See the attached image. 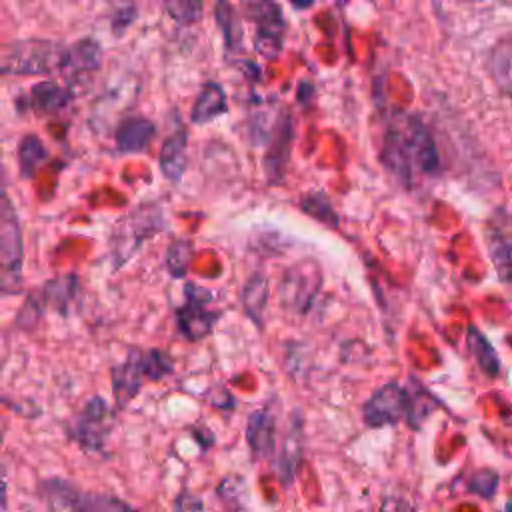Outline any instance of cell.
<instances>
[{
    "label": "cell",
    "mask_w": 512,
    "mask_h": 512,
    "mask_svg": "<svg viewBox=\"0 0 512 512\" xmlns=\"http://www.w3.org/2000/svg\"><path fill=\"white\" fill-rule=\"evenodd\" d=\"M300 210L306 212L308 216H312L314 220L326 224V226H332L336 228L340 218L336 214V210L332 208L330 200L326 198V194L322 192H308L300 198Z\"/></svg>",
    "instance_id": "cell-28"
},
{
    "label": "cell",
    "mask_w": 512,
    "mask_h": 512,
    "mask_svg": "<svg viewBox=\"0 0 512 512\" xmlns=\"http://www.w3.org/2000/svg\"><path fill=\"white\" fill-rule=\"evenodd\" d=\"M214 20L222 32L224 46L228 52H236L242 48L244 32H242V20L236 12V8L230 2H218L214 6Z\"/></svg>",
    "instance_id": "cell-26"
},
{
    "label": "cell",
    "mask_w": 512,
    "mask_h": 512,
    "mask_svg": "<svg viewBox=\"0 0 512 512\" xmlns=\"http://www.w3.org/2000/svg\"><path fill=\"white\" fill-rule=\"evenodd\" d=\"M0 450H2V434H0Z\"/></svg>",
    "instance_id": "cell-36"
},
{
    "label": "cell",
    "mask_w": 512,
    "mask_h": 512,
    "mask_svg": "<svg viewBox=\"0 0 512 512\" xmlns=\"http://www.w3.org/2000/svg\"><path fill=\"white\" fill-rule=\"evenodd\" d=\"M268 298H270L268 278L260 272L252 274L240 292V302H242L246 316L252 320V324L258 330L264 328V310H266Z\"/></svg>",
    "instance_id": "cell-24"
},
{
    "label": "cell",
    "mask_w": 512,
    "mask_h": 512,
    "mask_svg": "<svg viewBox=\"0 0 512 512\" xmlns=\"http://www.w3.org/2000/svg\"><path fill=\"white\" fill-rule=\"evenodd\" d=\"M362 420L368 428L394 426L402 420L418 426L416 396L398 382H386L362 404Z\"/></svg>",
    "instance_id": "cell-8"
},
{
    "label": "cell",
    "mask_w": 512,
    "mask_h": 512,
    "mask_svg": "<svg viewBox=\"0 0 512 512\" xmlns=\"http://www.w3.org/2000/svg\"><path fill=\"white\" fill-rule=\"evenodd\" d=\"M246 442L254 460L274 458L278 442V424L276 414L268 406H262L248 414Z\"/></svg>",
    "instance_id": "cell-18"
},
{
    "label": "cell",
    "mask_w": 512,
    "mask_h": 512,
    "mask_svg": "<svg viewBox=\"0 0 512 512\" xmlns=\"http://www.w3.org/2000/svg\"><path fill=\"white\" fill-rule=\"evenodd\" d=\"M102 62H104V48L96 38L84 36V38H78L72 44H68V70L66 72H70L74 76L92 74L102 68Z\"/></svg>",
    "instance_id": "cell-22"
},
{
    "label": "cell",
    "mask_w": 512,
    "mask_h": 512,
    "mask_svg": "<svg viewBox=\"0 0 512 512\" xmlns=\"http://www.w3.org/2000/svg\"><path fill=\"white\" fill-rule=\"evenodd\" d=\"M292 142H294L292 114L288 110H282L268 132V144L262 158V170L268 184H280L284 180L290 164V156H292Z\"/></svg>",
    "instance_id": "cell-13"
},
{
    "label": "cell",
    "mask_w": 512,
    "mask_h": 512,
    "mask_svg": "<svg viewBox=\"0 0 512 512\" xmlns=\"http://www.w3.org/2000/svg\"><path fill=\"white\" fill-rule=\"evenodd\" d=\"M158 168L170 184H178L188 168V128L172 130L158 152Z\"/></svg>",
    "instance_id": "cell-19"
},
{
    "label": "cell",
    "mask_w": 512,
    "mask_h": 512,
    "mask_svg": "<svg viewBox=\"0 0 512 512\" xmlns=\"http://www.w3.org/2000/svg\"><path fill=\"white\" fill-rule=\"evenodd\" d=\"M498 482H500V476H498L496 470L480 468V470L472 472V476L468 478L466 490L484 498V500H490V498H494V494L498 490Z\"/></svg>",
    "instance_id": "cell-31"
},
{
    "label": "cell",
    "mask_w": 512,
    "mask_h": 512,
    "mask_svg": "<svg viewBox=\"0 0 512 512\" xmlns=\"http://www.w3.org/2000/svg\"><path fill=\"white\" fill-rule=\"evenodd\" d=\"M322 268L314 258H302L288 266L278 284V298L286 312L304 316L322 288Z\"/></svg>",
    "instance_id": "cell-9"
},
{
    "label": "cell",
    "mask_w": 512,
    "mask_h": 512,
    "mask_svg": "<svg viewBox=\"0 0 512 512\" xmlns=\"http://www.w3.org/2000/svg\"><path fill=\"white\" fill-rule=\"evenodd\" d=\"M304 454V420L300 410H294L288 422V428L280 440V448L276 450L272 458V470L282 482V486H290L294 482V476L298 474V468L302 464Z\"/></svg>",
    "instance_id": "cell-15"
},
{
    "label": "cell",
    "mask_w": 512,
    "mask_h": 512,
    "mask_svg": "<svg viewBox=\"0 0 512 512\" xmlns=\"http://www.w3.org/2000/svg\"><path fill=\"white\" fill-rule=\"evenodd\" d=\"M486 70L494 88L512 98V36L500 38L488 52Z\"/></svg>",
    "instance_id": "cell-21"
},
{
    "label": "cell",
    "mask_w": 512,
    "mask_h": 512,
    "mask_svg": "<svg viewBox=\"0 0 512 512\" xmlns=\"http://www.w3.org/2000/svg\"><path fill=\"white\" fill-rule=\"evenodd\" d=\"M138 20V6L136 4H122L116 6L110 14V34L112 38L120 40L126 36V32L134 26Z\"/></svg>",
    "instance_id": "cell-32"
},
{
    "label": "cell",
    "mask_w": 512,
    "mask_h": 512,
    "mask_svg": "<svg viewBox=\"0 0 512 512\" xmlns=\"http://www.w3.org/2000/svg\"><path fill=\"white\" fill-rule=\"evenodd\" d=\"M4 184H6V170H4V166L0 162V188H4Z\"/></svg>",
    "instance_id": "cell-35"
},
{
    "label": "cell",
    "mask_w": 512,
    "mask_h": 512,
    "mask_svg": "<svg viewBox=\"0 0 512 512\" xmlns=\"http://www.w3.org/2000/svg\"><path fill=\"white\" fill-rule=\"evenodd\" d=\"M38 496L52 512H136L124 500L86 492L64 478H44L38 484Z\"/></svg>",
    "instance_id": "cell-6"
},
{
    "label": "cell",
    "mask_w": 512,
    "mask_h": 512,
    "mask_svg": "<svg viewBox=\"0 0 512 512\" xmlns=\"http://www.w3.org/2000/svg\"><path fill=\"white\" fill-rule=\"evenodd\" d=\"M162 8L178 26L196 24L202 18V12H204V4L202 2H190V0L164 2Z\"/></svg>",
    "instance_id": "cell-30"
},
{
    "label": "cell",
    "mask_w": 512,
    "mask_h": 512,
    "mask_svg": "<svg viewBox=\"0 0 512 512\" xmlns=\"http://www.w3.org/2000/svg\"><path fill=\"white\" fill-rule=\"evenodd\" d=\"M194 254V244L188 238H174L164 252V268L170 278H184L188 274Z\"/></svg>",
    "instance_id": "cell-27"
},
{
    "label": "cell",
    "mask_w": 512,
    "mask_h": 512,
    "mask_svg": "<svg viewBox=\"0 0 512 512\" xmlns=\"http://www.w3.org/2000/svg\"><path fill=\"white\" fill-rule=\"evenodd\" d=\"M36 294L46 312H56L60 316H70L72 308L80 302L82 280L78 274H58L36 288Z\"/></svg>",
    "instance_id": "cell-17"
},
{
    "label": "cell",
    "mask_w": 512,
    "mask_h": 512,
    "mask_svg": "<svg viewBox=\"0 0 512 512\" xmlns=\"http://www.w3.org/2000/svg\"><path fill=\"white\" fill-rule=\"evenodd\" d=\"M74 98L76 92L70 84H62L58 80L48 78L34 82L22 96L16 98V104L20 110L32 112L38 118H50L62 114Z\"/></svg>",
    "instance_id": "cell-14"
},
{
    "label": "cell",
    "mask_w": 512,
    "mask_h": 512,
    "mask_svg": "<svg viewBox=\"0 0 512 512\" xmlns=\"http://www.w3.org/2000/svg\"><path fill=\"white\" fill-rule=\"evenodd\" d=\"M68 70V42L26 36L0 44V76L32 78Z\"/></svg>",
    "instance_id": "cell-2"
},
{
    "label": "cell",
    "mask_w": 512,
    "mask_h": 512,
    "mask_svg": "<svg viewBox=\"0 0 512 512\" xmlns=\"http://www.w3.org/2000/svg\"><path fill=\"white\" fill-rule=\"evenodd\" d=\"M16 160H18V174L24 180H32L42 166L50 162V150L46 148L44 140L34 134L26 132L16 146Z\"/></svg>",
    "instance_id": "cell-23"
},
{
    "label": "cell",
    "mask_w": 512,
    "mask_h": 512,
    "mask_svg": "<svg viewBox=\"0 0 512 512\" xmlns=\"http://www.w3.org/2000/svg\"><path fill=\"white\" fill-rule=\"evenodd\" d=\"M380 512H414V506L400 496H388L382 500Z\"/></svg>",
    "instance_id": "cell-33"
},
{
    "label": "cell",
    "mask_w": 512,
    "mask_h": 512,
    "mask_svg": "<svg viewBox=\"0 0 512 512\" xmlns=\"http://www.w3.org/2000/svg\"><path fill=\"white\" fill-rule=\"evenodd\" d=\"M166 228V214L160 202H140L114 220L108 238V258L112 272L122 270L142 248Z\"/></svg>",
    "instance_id": "cell-4"
},
{
    "label": "cell",
    "mask_w": 512,
    "mask_h": 512,
    "mask_svg": "<svg viewBox=\"0 0 512 512\" xmlns=\"http://www.w3.org/2000/svg\"><path fill=\"white\" fill-rule=\"evenodd\" d=\"M46 316V310L36 294V290H30L22 302V306L18 308L16 312V318H14V326L22 332H32Z\"/></svg>",
    "instance_id": "cell-29"
},
{
    "label": "cell",
    "mask_w": 512,
    "mask_h": 512,
    "mask_svg": "<svg viewBox=\"0 0 512 512\" xmlns=\"http://www.w3.org/2000/svg\"><path fill=\"white\" fill-rule=\"evenodd\" d=\"M466 346L470 350V356L486 376L494 378L500 374V358L494 346L486 340V336L474 324H470L466 330Z\"/></svg>",
    "instance_id": "cell-25"
},
{
    "label": "cell",
    "mask_w": 512,
    "mask_h": 512,
    "mask_svg": "<svg viewBox=\"0 0 512 512\" xmlns=\"http://www.w3.org/2000/svg\"><path fill=\"white\" fill-rule=\"evenodd\" d=\"M246 18L256 26L254 32V50L272 60L282 52L284 46V34H286V20L282 14V8L276 2L260 0V2H248L244 6Z\"/></svg>",
    "instance_id": "cell-11"
},
{
    "label": "cell",
    "mask_w": 512,
    "mask_h": 512,
    "mask_svg": "<svg viewBox=\"0 0 512 512\" xmlns=\"http://www.w3.org/2000/svg\"><path fill=\"white\" fill-rule=\"evenodd\" d=\"M228 112V96L220 82L206 80L190 108V122L196 126L208 124Z\"/></svg>",
    "instance_id": "cell-20"
},
{
    "label": "cell",
    "mask_w": 512,
    "mask_h": 512,
    "mask_svg": "<svg viewBox=\"0 0 512 512\" xmlns=\"http://www.w3.org/2000/svg\"><path fill=\"white\" fill-rule=\"evenodd\" d=\"M158 134V126L144 114H128L118 120L114 128V150L116 154H142L150 148Z\"/></svg>",
    "instance_id": "cell-16"
},
{
    "label": "cell",
    "mask_w": 512,
    "mask_h": 512,
    "mask_svg": "<svg viewBox=\"0 0 512 512\" xmlns=\"http://www.w3.org/2000/svg\"><path fill=\"white\" fill-rule=\"evenodd\" d=\"M114 410L104 396H90L66 422V436L88 454H102L112 434Z\"/></svg>",
    "instance_id": "cell-7"
},
{
    "label": "cell",
    "mask_w": 512,
    "mask_h": 512,
    "mask_svg": "<svg viewBox=\"0 0 512 512\" xmlns=\"http://www.w3.org/2000/svg\"><path fill=\"white\" fill-rule=\"evenodd\" d=\"M484 244L498 278L512 292V214L506 206L494 208L484 222Z\"/></svg>",
    "instance_id": "cell-12"
},
{
    "label": "cell",
    "mask_w": 512,
    "mask_h": 512,
    "mask_svg": "<svg viewBox=\"0 0 512 512\" xmlns=\"http://www.w3.org/2000/svg\"><path fill=\"white\" fill-rule=\"evenodd\" d=\"M4 496H6V486H4V480L0 478V506H4Z\"/></svg>",
    "instance_id": "cell-34"
},
{
    "label": "cell",
    "mask_w": 512,
    "mask_h": 512,
    "mask_svg": "<svg viewBox=\"0 0 512 512\" xmlns=\"http://www.w3.org/2000/svg\"><path fill=\"white\" fill-rule=\"evenodd\" d=\"M380 164L404 188H412L416 172L432 178L440 174L436 140L418 114H406L386 128Z\"/></svg>",
    "instance_id": "cell-1"
},
{
    "label": "cell",
    "mask_w": 512,
    "mask_h": 512,
    "mask_svg": "<svg viewBox=\"0 0 512 512\" xmlns=\"http://www.w3.org/2000/svg\"><path fill=\"white\" fill-rule=\"evenodd\" d=\"M210 300L212 294L206 288L194 282L184 284V302L174 310L176 330L184 340L200 342L212 334L220 312L208 306Z\"/></svg>",
    "instance_id": "cell-10"
},
{
    "label": "cell",
    "mask_w": 512,
    "mask_h": 512,
    "mask_svg": "<svg viewBox=\"0 0 512 512\" xmlns=\"http://www.w3.org/2000/svg\"><path fill=\"white\" fill-rule=\"evenodd\" d=\"M172 372L174 360L166 350L130 346L124 358L110 368L116 410H124L140 394L144 382H160Z\"/></svg>",
    "instance_id": "cell-3"
},
{
    "label": "cell",
    "mask_w": 512,
    "mask_h": 512,
    "mask_svg": "<svg viewBox=\"0 0 512 512\" xmlns=\"http://www.w3.org/2000/svg\"><path fill=\"white\" fill-rule=\"evenodd\" d=\"M24 290V232L18 208L6 188H0V294Z\"/></svg>",
    "instance_id": "cell-5"
}]
</instances>
